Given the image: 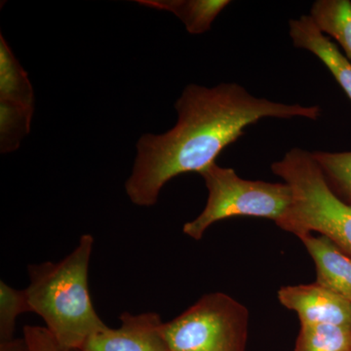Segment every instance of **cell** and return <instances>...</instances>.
Returning a JSON list of instances; mask_svg holds the SVG:
<instances>
[{
  "instance_id": "1",
  "label": "cell",
  "mask_w": 351,
  "mask_h": 351,
  "mask_svg": "<svg viewBox=\"0 0 351 351\" xmlns=\"http://www.w3.org/2000/svg\"><path fill=\"white\" fill-rule=\"evenodd\" d=\"M178 121L161 135L145 134L138 140L133 172L126 193L134 204H156L163 186L173 178L202 174L245 129L263 119L317 120L318 106L283 104L258 98L237 83L208 88L189 84L175 104Z\"/></svg>"
},
{
  "instance_id": "2",
  "label": "cell",
  "mask_w": 351,
  "mask_h": 351,
  "mask_svg": "<svg viewBox=\"0 0 351 351\" xmlns=\"http://www.w3.org/2000/svg\"><path fill=\"white\" fill-rule=\"evenodd\" d=\"M94 239L85 234L73 253L59 263L29 267L25 289L32 313L38 314L46 329L63 351L80 350L107 325L95 311L88 288V269Z\"/></svg>"
},
{
  "instance_id": "3",
  "label": "cell",
  "mask_w": 351,
  "mask_h": 351,
  "mask_svg": "<svg viewBox=\"0 0 351 351\" xmlns=\"http://www.w3.org/2000/svg\"><path fill=\"white\" fill-rule=\"evenodd\" d=\"M271 170L292 191L291 206L277 226L299 239L318 232L351 258V204L332 191L313 154L294 147Z\"/></svg>"
},
{
  "instance_id": "4",
  "label": "cell",
  "mask_w": 351,
  "mask_h": 351,
  "mask_svg": "<svg viewBox=\"0 0 351 351\" xmlns=\"http://www.w3.org/2000/svg\"><path fill=\"white\" fill-rule=\"evenodd\" d=\"M208 189L206 206L197 218L184 226V234L200 240L213 223L234 217L272 219L276 225L292 203L286 182L244 180L232 168L212 164L201 174Z\"/></svg>"
},
{
  "instance_id": "5",
  "label": "cell",
  "mask_w": 351,
  "mask_h": 351,
  "mask_svg": "<svg viewBox=\"0 0 351 351\" xmlns=\"http://www.w3.org/2000/svg\"><path fill=\"white\" fill-rule=\"evenodd\" d=\"M248 309L223 293L202 298L163 324L169 351H245Z\"/></svg>"
},
{
  "instance_id": "6",
  "label": "cell",
  "mask_w": 351,
  "mask_h": 351,
  "mask_svg": "<svg viewBox=\"0 0 351 351\" xmlns=\"http://www.w3.org/2000/svg\"><path fill=\"white\" fill-rule=\"evenodd\" d=\"M119 329L106 328L86 341L80 351H169L158 314L125 313Z\"/></svg>"
},
{
  "instance_id": "7",
  "label": "cell",
  "mask_w": 351,
  "mask_h": 351,
  "mask_svg": "<svg viewBox=\"0 0 351 351\" xmlns=\"http://www.w3.org/2000/svg\"><path fill=\"white\" fill-rule=\"evenodd\" d=\"M278 300L294 311L301 324H332L351 328V302L318 283L285 286Z\"/></svg>"
},
{
  "instance_id": "8",
  "label": "cell",
  "mask_w": 351,
  "mask_h": 351,
  "mask_svg": "<svg viewBox=\"0 0 351 351\" xmlns=\"http://www.w3.org/2000/svg\"><path fill=\"white\" fill-rule=\"evenodd\" d=\"M293 45L313 53L326 66L351 101V62L338 45L319 31L309 15L289 22Z\"/></svg>"
},
{
  "instance_id": "9",
  "label": "cell",
  "mask_w": 351,
  "mask_h": 351,
  "mask_svg": "<svg viewBox=\"0 0 351 351\" xmlns=\"http://www.w3.org/2000/svg\"><path fill=\"white\" fill-rule=\"evenodd\" d=\"M300 239L315 263V282L351 302V258L323 235L308 233Z\"/></svg>"
},
{
  "instance_id": "10",
  "label": "cell",
  "mask_w": 351,
  "mask_h": 351,
  "mask_svg": "<svg viewBox=\"0 0 351 351\" xmlns=\"http://www.w3.org/2000/svg\"><path fill=\"white\" fill-rule=\"evenodd\" d=\"M140 5L174 14L193 36L205 34L230 0H138Z\"/></svg>"
},
{
  "instance_id": "11",
  "label": "cell",
  "mask_w": 351,
  "mask_h": 351,
  "mask_svg": "<svg viewBox=\"0 0 351 351\" xmlns=\"http://www.w3.org/2000/svg\"><path fill=\"white\" fill-rule=\"evenodd\" d=\"M309 16L322 34L343 48L351 62L350 0H317L311 6Z\"/></svg>"
},
{
  "instance_id": "12",
  "label": "cell",
  "mask_w": 351,
  "mask_h": 351,
  "mask_svg": "<svg viewBox=\"0 0 351 351\" xmlns=\"http://www.w3.org/2000/svg\"><path fill=\"white\" fill-rule=\"evenodd\" d=\"M0 43V101L34 112V91L27 73L2 36Z\"/></svg>"
},
{
  "instance_id": "13",
  "label": "cell",
  "mask_w": 351,
  "mask_h": 351,
  "mask_svg": "<svg viewBox=\"0 0 351 351\" xmlns=\"http://www.w3.org/2000/svg\"><path fill=\"white\" fill-rule=\"evenodd\" d=\"M295 351H351V328L301 324Z\"/></svg>"
},
{
  "instance_id": "14",
  "label": "cell",
  "mask_w": 351,
  "mask_h": 351,
  "mask_svg": "<svg viewBox=\"0 0 351 351\" xmlns=\"http://www.w3.org/2000/svg\"><path fill=\"white\" fill-rule=\"evenodd\" d=\"M332 191L351 204V152H311Z\"/></svg>"
},
{
  "instance_id": "15",
  "label": "cell",
  "mask_w": 351,
  "mask_h": 351,
  "mask_svg": "<svg viewBox=\"0 0 351 351\" xmlns=\"http://www.w3.org/2000/svg\"><path fill=\"white\" fill-rule=\"evenodd\" d=\"M31 311L25 290H16L0 282V341L13 339L16 319L20 314Z\"/></svg>"
},
{
  "instance_id": "16",
  "label": "cell",
  "mask_w": 351,
  "mask_h": 351,
  "mask_svg": "<svg viewBox=\"0 0 351 351\" xmlns=\"http://www.w3.org/2000/svg\"><path fill=\"white\" fill-rule=\"evenodd\" d=\"M24 339L29 351H63L46 328L25 326Z\"/></svg>"
},
{
  "instance_id": "17",
  "label": "cell",
  "mask_w": 351,
  "mask_h": 351,
  "mask_svg": "<svg viewBox=\"0 0 351 351\" xmlns=\"http://www.w3.org/2000/svg\"><path fill=\"white\" fill-rule=\"evenodd\" d=\"M0 351H29V350L25 339H13L11 341H1Z\"/></svg>"
},
{
  "instance_id": "18",
  "label": "cell",
  "mask_w": 351,
  "mask_h": 351,
  "mask_svg": "<svg viewBox=\"0 0 351 351\" xmlns=\"http://www.w3.org/2000/svg\"><path fill=\"white\" fill-rule=\"evenodd\" d=\"M73 351H80V350H73Z\"/></svg>"
}]
</instances>
